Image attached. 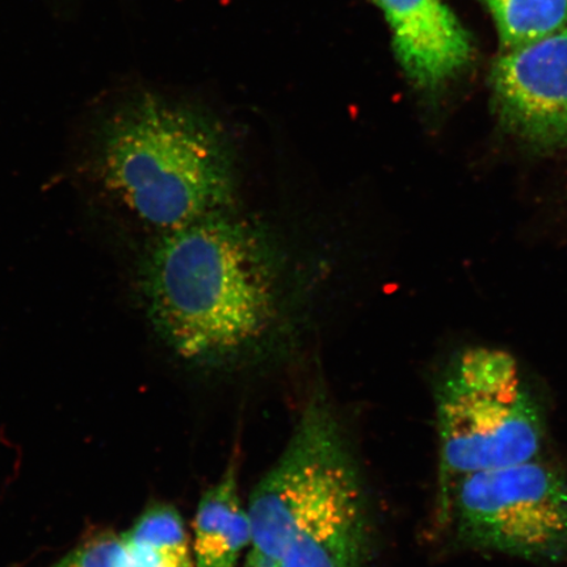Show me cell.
Here are the masks:
<instances>
[{
  "mask_svg": "<svg viewBox=\"0 0 567 567\" xmlns=\"http://www.w3.org/2000/svg\"><path fill=\"white\" fill-rule=\"evenodd\" d=\"M280 264L267 234L230 210L163 231L141 269L148 318L189 363L217 370L246 363L278 337Z\"/></svg>",
  "mask_w": 567,
  "mask_h": 567,
  "instance_id": "cell-1",
  "label": "cell"
},
{
  "mask_svg": "<svg viewBox=\"0 0 567 567\" xmlns=\"http://www.w3.org/2000/svg\"><path fill=\"white\" fill-rule=\"evenodd\" d=\"M246 567H368L372 520L363 477L331 402L315 392L286 450L247 506Z\"/></svg>",
  "mask_w": 567,
  "mask_h": 567,
  "instance_id": "cell-2",
  "label": "cell"
},
{
  "mask_svg": "<svg viewBox=\"0 0 567 567\" xmlns=\"http://www.w3.org/2000/svg\"><path fill=\"white\" fill-rule=\"evenodd\" d=\"M103 172L127 209L161 233L230 210L237 194L236 157L221 127L148 95L106 131Z\"/></svg>",
  "mask_w": 567,
  "mask_h": 567,
  "instance_id": "cell-3",
  "label": "cell"
},
{
  "mask_svg": "<svg viewBox=\"0 0 567 567\" xmlns=\"http://www.w3.org/2000/svg\"><path fill=\"white\" fill-rule=\"evenodd\" d=\"M439 435L437 519L471 474L540 457L547 425L519 364L506 351L460 352L435 388Z\"/></svg>",
  "mask_w": 567,
  "mask_h": 567,
  "instance_id": "cell-4",
  "label": "cell"
},
{
  "mask_svg": "<svg viewBox=\"0 0 567 567\" xmlns=\"http://www.w3.org/2000/svg\"><path fill=\"white\" fill-rule=\"evenodd\" d=\"M444 526L458 547L556 564L567 558V480L540 457L471 474L453 488Z\"/></svg>",
  "mask_w": 567,
  "mask_h": 567,
  "instance_id": "cell-5",
  "label": "cell"
},
{
  "mask_svg": "<svg viewBox=\"0 0 567 567\" xmlns=\"http://www.w3.org/2000/svg\"><path fill=\"white\" fill-rule=\"evenodd\" d=\"M488 82L503 133L538 155L567 147V27L501 52Z\"/></svg>",
  "mask_w": 567,
  "mask_h": 567,
  "instance_id": "cell-6",
  "label": "cell"
},
{
  "mask_svg": "<svg viewBox=\"0 0 567 567\" xmlns=\"http://www.w3.org/2000/svg\"><path fill=\"white\" fill-rule=\"evenodd\" d=\"M403 73L416 89L442 90L472 66V35L443 0H375Z\"/></svg>",
  "mask_w": 567,
  "mask_h": 567,
  "instance_id": "cell-7",
  "label": "cell"
},
{
  "mask_svg": "<svg viewBox=\"0 0 567 567\" xmlns=\"http://www.w3.org/2000/svg\"><path fill=\"white\" fill-rule=\"evenodd\" d=\"M250 543V516L240 499L236 464H230L198 502L193 537L195 567H237Z\"/></svg>",
  "mask_w": 567,
  "mask_h": 567,
  "instance_id": "cell-8",
  "label": "cell"
},
{
  "mask_svg": "<svg viewBox=\"0 0 567 567\" xmlns=\"http://www.w3.org/2000/svg\"><path fill=\"white\" fill-rule=\"evenodd\" d=\"M498 31L501 52L532 44L567 27V0H484Z\"/></svg>",
  "mask_w": 567,
  "mask_h": 567,
  "instance_id": "cell-9",
  "label": "cell"
},
{
  "mask_svg": "<svg viewBox=\"0 0 567 567\" xmlns=\"http://www.w3.org/2000/svg\"><path fill=\"white\" fill-rule=\"evenodd\" d=\"M56 567H195L130 534L92 538Z\"/></svg>",
  "mask_w": 567,
  "mask_h": 567,
  "instance_id": "cell-10",
  "label": "cell"
}]
</instances>
